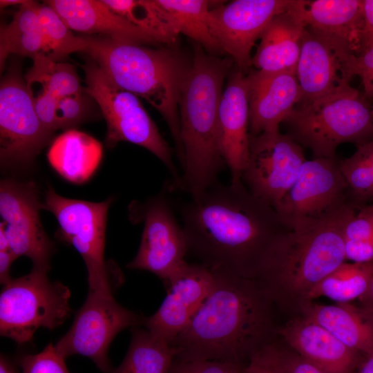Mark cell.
I'll use <instances>...</instances> for the list:
<instances>
[{
	"mask_svg": "<svg viewBox=\"0 0 373 373\" xmlns=\"http://www.w3.org/2000/svg\"><path fill=\"white\" fill-rule=\"evenodd\" d=\"M175 31L200 44L209 54L224 52L211 32L208 14L211 3L207 0H156Z\"/></svg>",
	"mask_w": 373,
	"mask_h": 373,
	"instance_id": "f546056e",
	"label": "cell"
},
{
	"mask_svg": "<svg viewBox=\"0 0 373 373\" xmlns=\"http://www.w3.org/2000/svg\"><path fill=\"white\" fill-rule=\"evenodd\" d=\"M284 123L287 135L309 149L314 158H336L340 144L357 146L373 139L372 107L365 94L351 86L299 103Z\"/></svg>",
	"mask_w": 373,
	"mask_h": 373,
	"instance_id": "8992f818",
	"label": "cell"
},
{
	"mask_svg": "<svg viewBox=\"0 0 373 373\" xmlns=\"http://www.w3.org/2000/svg\"><path fill=\"white\" fill-rule=\"evenodd\" d=\"M0 373H18L14 366L2 355L0 359Z\"/></svg>",
	"mask_w": 373,
	"mask_h": 373,
	"instance_id": "ee69618b",
	"label": "cell"
},
{
	"mask_svg": "<svg viewBox=\"0 0 373 373\" xmlns=\"http://www.w3.org/2000/svg\"><path fill=\"white\" fill-rule=\"evenodd\" d=\"M245 365L176 357L169 373H240Z\"/></svg>",
	"mask_w": 373,
	"mask_h": 373,
	"instance_id": "8d00e7d4",
	"label": "cell"
},
{
	"mask_svg": "<svg viewBox=\"0 0 373 373\" xmlns=\"http://www.w3.org/2000/svg\"><path fill=\"white\" fill-rule=\"evenodd\" d=\"M229 75L219 106L218 146L231 183L238 184L249 155V84L238 68Z\"/></svg>",
	"mask_w": 373,
	"mask_h": 373,
	"instance_id": "d6986e66",
	"label": "cell"
},
{
	"mask_svg": "<svg viewBox=\"0 0 373 373\" xmlns=\"http://www.w3.org/2000/svg\"><path fill=\"white\" fill-rule=\"evenodd\" d=\"M144 319L118 304L113 296L89 291L70 328L55 347L65 358L74 354L85 356L102 372L111 373L108 351L112 341L123 329L144 324Z\"/></svg>",
	"mask_w": 373,
	"mask_h": 373,
	"instance_id": "7c38bea8",
	"label": "cell"
},
{
	"mask_svg": "<svg viewBox=\"0 0 373 373\" xmlns=\"http://www.w3.org/2000/svg\"><path fill=\"white\" fill-rule=\"evenodd\" d=\"M215 282L210 269L186 262L168 280L167 294L157 311L144 319L146 329L171 343L186 327Z\"/></svg>",
	"mask_w": 373,
	"mask_h": 373,
	"instance_id": "ac0fdd59",
	"label": "cell"
},
{
	"mask_svg": "<svg viewBox=\"0 0 373 373\" xmlns=\"http://www.w3.org/2000/svg\"><path fill=\"white\" fill-rule=\"evenodd\" d=\"M187 254L210 269L258 276L287 230L274 207L244 184L218 181L180 208Z\"/></svg>",
	"mask_w": 373,
	"mask_h": 373,
	"instance_id": "6da1fadb",
	"label": "cell"
},
{
	"mask_svg": "<svg viewBox=\"0 0 373 373\" xmlns=\"http://www.w3.org/2000/svg\"><path fill=\"white\" fill-rule=\"evenodd\" d=\"M306 160L303 146L279 129L249 135V155L242 180L254 195L274 207Z\"/></svg>",
	"mask_w": 373,
	"mask_h": 373,
	"instance_id": "5bb4252c",
	"label": "cell"
},
{
	"mask_svg": "<svg viewBox=\"0 0 373 373\" xmlns=\"http://www.w3.org/2000/svg\"><path fill=\"white\" fill-rule=\"evenodd\" d=\"M85 104L82 93L60 98L56 105V129L69 130L79 124L85 116Z\"/></svg>",
	"mask_w": 373,
	"mask_h": 373,
	"instance_id": "d590c367",
	"label": "cell"
},
{
	"mask_svg": "<svg viewBox=\"0 0 373 373\" xmlns=\"http://www.w3.org/2000/svg\"><path fill=\"white\" fill-rule=\"evenodd\" d=\"M367 295H369L373 302V276H372V282H371V285H370V289H369V291L367 293Z\"/></svg>",
	"mask_w": 373,
	"mask_h": 373,
	"instance_id": "bcb514c9",
	"label": "cell"
},
{
	"mask_svg": "<svg viewBox=\"0 0 373 373\" xmlns=\"http://www.w3.org/2000/svg\"><path fill=\"white\" fill-rule=\"evenodd\" d=\"M358 206L350 205L315 224L285 233L274 245L258 277L287 285L304 298L346 260L344 227Z\"/></svg>",
	"mask_w": 373,
	"mask_h": 373,
	"instance_id": "5b68a950",
	"label": "cell"
},
{
	"mask_svg": "<svg viewBox=\"0 0 373 373\" xmlns=\"http://www.w3.org/2000/svg\"><path fill=\"white\" fill-rule=\"evenodd\" d=\"M48 269L33 267L3 285L0 296V333L21 345L32 341L40 327L53 330L71 313L70 289L51 281Z\"/></svg>",
	"mask_w": 373,
	"mask_h": 373,
	"instance_id": "ba28073f",
	"label": "cell"
},
{
	"mask_svg": "<svg viewBox=\"0 0 373 373\" xmlns=\"http://www.w3.org/2000/svg\"><path fill=\"white\" fill-rule=\"evenodd\" d=\"M39 23L44 40V53L49 59L61 61L70 54L84 52V36H75L57 12L46 3L38 6Z\"/></svg>",
	"mask_w": 373,
	"mask_h": 373,
	"instance_id": "d6a6232c",
	"label": "cell"
},
{
	"mask_svg": "<svg viewBox=\"0 0 373 373\" xmlns=\"http://www.w3.org/2000/svg\"><path fill=\"white\" fill-rule=\"evenodd\" d=\"M112 197L100 202L70 199L49 186L42 209L52 213L58 222L57 236L73 245L82 257L88 272L89 291L113 296L119 271L105 261V232Z\"/></svg>",
	"mask_w": 373,
	"mask_h": 373,
	"instance_id": "9c48e42d",
	"label": "cell"
},
{
	"mask_svg": "<svg viewBox=\"0 0 373 373\" xmlns=\"http://www.w3.org/2000/svg\"><path fill=\"white\" fill-rule=\"evenodd\" d=\"M356 373H373V352L366 355Z\"/></svg>",
	"mask_w": 373,
	"mask_h": 373,
	"instance_id": "7bdbcfd3",
	"label": "cell"
},
{
	"mask_svg": "<svg viewBox=\"0 0 373 373\" xmlns=\"http://www.w3.org/2000/svg\"><path fill=\"white\" fill-rule=\"evenodd\" d=\"M291 6L276 15L262 32L251 59L258 70L296 73L305 25Z\"/></svg>",
	"mask_w": 373,
	"mask_h": 373,
	"instance_id": "d4e9b609",
	"label": "cell"
},
{
	"mask_svg": "<svg viewBox=\"0 0 373 373\" xmlns=\"http://www.w3.org/2000/svg\"><path fill=\"white\" fill-rule=\"evenodd\" d=\"M240 373H283V356L267 345L250 357Z\"/></svg>",
	"mask_w": 373,
	"mask_h": 373,
	"instance_id": "74e56055",
	"label": "cell"
},
{
	"mask_svg": "<svg viewBox=\"0 0 373 373\" xmlns=\"http://www.w3.org/2000/svg\"><path fill=\"white\" fill-rule=\"evenodd\" d=\"M356 204L336 158L306 160L290 189L274 207L289 231L315 224Z\"/></svg>",
	"mask_w": 373,
	"mask_h": 373,
	"instance_id": "30bf717a",
	"label": "cell"
},
{
	"mask_svg": "<svg viewBox=\"0 0 373 373\" xmlns=\"http://www.w3.org/2000/svg\"><path fill=\"white\" fill-rule=\"evenodd\" d=\"M72 30L138 44H159L151 35L111 10L102 0L46 1Z\"/></svg>",
	"mask_w": 373,
	"mask_h": 373,
	"instance_id": "44dd1931",
	"label": "cell"
},
{
	"mask_svg": "<svg viewBox=\"0 0 373 373\" xmlns=\"http://www.w3.org/2000/svg\"><path fill=\"white\" fill-rule=\"evenodd\" d=\"M249 135L279 129L302 97L295 73L249 72Z\"/></svg>",
	"mask_w": 373,
	"mask_h": 373,
	"instance_id": "ffe728a7",
	"label": "cell"
},
{
	"mask_svg": "<svg viewBox=\"0 0 373 373\" xmlns=\"http://www.w3.org/2000/svg\"><path fill=\"white\" fill-rule=\"evenodd\" d=\"M283 373H327L300 356L285 359L283 356Z\"/></svg>",
	"mask_w": 373,
	"mask_h": 373,
	"instance_id": "60d3db41",
	"label": "cell"
},
{
	"mask_svg": "<svg viewBox=\"0 0 373 373\" xmlns=\"http://www.w3.org/2000/svg\"><path fill=\"white\" fill-rule=\"evenodd\" d=\"M339 166L356 204L373 198V139L357 145L354 154L340 160Z\"/></svg>",
	"mask_w": 373,
	"mask_h": 373,
	"instance_id": "836d02e7",
	"label": "cell"
},
{
	"mask_svg": "<svg viewBox=\"0 0 373 373\" xmlns=\"http://www.w3.org/2000/svg\"><path fill=\"white\" fill-rule=\"evenodd\" d=\"M357 55L342 42L305 26L296 75L300 103L341 90L356 75Z\"/></svg>",
	"mask_w": 373,
	"mask_h": 373,
	"instance_id": "e0dca14e",
	"label": "cell"
},
{
	"mask_svg": "<svg viewBox=\"0 0 373 373\" xmlns=\"http://www.w3.org/2000/svg\"><path fill=\"white\" fill-rule=\"evenodd\" d=\"M113 12L144 30L157 42L170 47L178 43V34L167 20L156 0H102Z\"/></svg>",
	"mask_w": 373,
	"mask_h": 373,
	"instance_id": "1f68e13d",
	"label": "cell"
},
{
	"mask_svg": "<svg viewBox=\"0 0 373 373\" xmlns=\"http://www.w3.org/2000/svg\"><path fill=\"white\" fill-rule=\"evenodd\" d=\"M17 258L10 250L0 251V281L3 285L11 280L10 269L13 261Z\"/></svg>",
	"mask_w": 373,
	"mask_h": 373,
	"instance_id": "b9f144b4",
	"label": "cell"
},
{
	"mask_svg": "<svg viewBox=\"0 0 373 373\" xmlns=\"http://www.w3.org/2000/svg\"><path fill=\"white\" fill-rule=\"evenodd\" d=\"M64 358L49 343L41 352L28 354L20 359L22 373H70Z\"/></svg>",
	"mask_w": 373,
	"mask_h": 373,
	"instance_id": "e575fe53",
	"label": "cell"
},
{
	"mask_svg": "<svg viewBox=\"0 0 373 373\" xmlns=\"http://www.w3.org/2000/svg\"><path fill=\"white\" fill-rule=\"evenodd\" d=\"M27 1V0H1L0 6L1 8L12 5L21 6L26 3Z\"/></svg>",
	"mask_w": 373,
	"mask_h": 373,
	"instance_id": "f6af8a7d",
	"label": "cell"
},
{
	"mask_svg": "<svg viewBox=\"0 0 373 373\" xmlns=\"http://www.w3.org/2000/svg\"><path fill=\"white\" fill-rule=\"evenodd\" d=\"M373 276V262H344L312 287L303 298L324 296L340 303H347L367 294Z\"/></svg>",
	"mask_w": 373,
	"mask_h": 373,
	"instance_id": "4dcf8cb0",
	"label": "cell"
},
{
	"mask_svg": "<svg viewBox=\"0 0 373 373\" xmlns=\"http://www.w3.org/2000/svg\"><path fill=\"white\" fill-rule=\"evenodd\" d=\"M372 44L373 0H363L362 51Z\"/></svg>",
	"mask_w": 373,
	"mask_h": 373,
	"instance_id": "ab89813d",
	"label": "cell"
},
{
	"mask_svg": "<svg viewBox=\"0 0 373 373\" xmlns=\"http://www.w3.org/2000/svg\"><path fill=\"white\" fill-rule=\"evenodd\" d=\"M82 68L86 91L97 102L106 122V146L128 142L147 149L168 169L175 188L180 176L171 150L138 97L117 86L91 59Z\"/></svg>",
	"mask_w": 373,
	"mask_h": 373,
	"instance_id": "52a82bcc",
	"label": "cell"
},
{
	"mask_svg": "<svg viewBox=\"0 0 373 373\" xmlns=\"http://www.w3.org/2000/svg\"><path fill=\"white\" fill-rule=\"evenodd\" d=\"M84 37V53L117 86L143 98L160 113L172 135L182 166L178 104L191 64L174 47L155 49L104 36Z\"/></svg>",
	"mask_w": 373,
	"mask_h": 373,
	"instance_id": "277c9868",
	"label": "cell"
},
{
	"mask_svg": "<svg viewBox=\"0 0 373 373\" xmlns=\"http://www.w3.org/2000/svg\"><path fill=\"white\" fill-rule=\"evenodd\" d=\"M211 270L213 289L171 344L178 358L245 365L266 346L262 345L269 327L265 296L251 278Z\"/></svg>",
	"mask_w": 373,
	"mask_h": 373,
	"instance_id": "7a4b0ae2",
	"label": "cell"
},
{
	"mask_svg": "<svg viewBox=\"0 0 373 373\" xmlns=\"http://www.w3.org/2000/svg\"><path fill=\"white\" fill-rule=\"evenodd\" d=\"M130 213L144 228L138 251L127 267L150 271L165 283L186 262L187 255L184 231L169 198L162 191L143 203H133Z\"/></svg>",
	"mask_w": 373,
	"mask_h": 373,
	"instance_id": "4fadbf2b",
	"label": "cell"
},
{
	"mask_svg": "<svg viewBox=\"0 0 373 373\" xmlns=\"http://www.w3.org/2000/svg\"><path fill=\"white\" fill-rule=\"evenodd\" d=\"M291 8L306 27L361 52L363 0H294Z\"/></svg>",
	"mask_w": 373,
	"mask_h": 373,
	"instance_id": "7402d4cb",
	"label": "cell"
},
{
	"mask_svg": "<svg viewBox=\"0 0 373 373\" xmlns=\"http://www.w3.org/2000/svg\"><path fill=\"white\" fill-rule=\"evenodd\" d=\"M39 3L28 1L8 24L0 28V68H4L9 55L28 57L32 59L44 53V40L38 18Z\"/></svg>",
	"mask_w": 373,
	"mask_h": 373,
	"instance_id": "83f0119b",
	"label": "cell"
},
{
	"mask_svg": "<svg viewBox=\"0 0 373 373\" xmlns=\"http://www.w3.org/2000/svg\"><path fill=\"white\" fill-rule=\"evenodd\" d=\"M178 353L171 343L146 329L134 328L125 358L111 373H169Z\"/></svg>",
	"mask_w": 373,
	"mask_h": 373,
	"instance_id": "f1b7e54d",
	"label": "cell"
},
{
	"mask_svg": "<svg viewBox=\"0 0 373 373\" xmlns=\"http://www.w3.org/2000/svg\"><path fill=\"white\" fill-rule=\"evenodd\" d=\"M294 0H235L211 8L208 25L224 52L238 69L249 73L251 51L271 20L288 10Z\"/></svg>",
	"mask_w": 373,
	"mask_h": 373,
	"instance_id": "2e32d148",
	"label": "cell"
},
{
	"mask_svg": "<svg viewBox=\"0 0 373 373\" xmlns=\"http://www.w3.org/2000/svg\"><path fill=\"white\" fill-rule=\"evenodd\" d=\"M282 334L300 357L327 373H350L356 363L357 352L307 317L292 322Z\"/></svg>",
	"mask_w": 373,
	"mask_h": 373,
	"instance_id": "cb8c5ba5",
	"label": "cell"
},
{
	"mask_svg": "<svg viewBox=\"0 0 373 373\" xmlns=\"http://www.w3.org/2000/svg\"><path fill=\"white\" fill-rule=\"evenodd\" d=\"M52 135L37 114L20 70L13 65L0 84L1 168L29 167Z\"/></svg>",
	"mask_w": 373,
	"mask_h": 373,
	"instance_id": "8fae6325",
	"label": "cell"
},
{
	"mask_svg": "<svg viewBox=\"0 0 373 373\" xmlns=\"http://www.w3.org/2000/svg\"><path fill=\"white\" fill-rule=\"evenodd\" d=\"M306 314L348 347L366 355L373 352V318L353 306L314 305Z\"/></svg>",
	"mask_w": 373,
	"mask_h": 373,
	"instance_id": "4316f807",
	"label": "cell"
},
{
	"mask_svg": "<svg viewBox=\"0 0 373 373\" xmlns=\"http://www.w3.org/2000/svg\"><path fill=\"white\" fill-rule=\"evenodd\" d=\"M233 61L208 53L198 44L194 46L178 104L184 162L175 186L191 198L216 182L225 164L218 146V111L223 82Z\"/></svg>",
	"mask_w": 373,
	"mask_h": 373,
	"instance_id": "3957f363",
	"label": "cell"
},
{
	"mask_svg": "<svg viewBox=\"0 0 373 373\" xmlns=\"http://www.w3.org/2000/svg\"><path fill=\"white\" fill-rule=\"evenodd\" d=\"M356 72L361 79L365 95L373 97V44L357 55Z\"/></svg>",
	"mask_w": 373,
	"mask_h": 373,
	"instance_id": "f35d334b",
	"label": "cell"
},
{
	"mask_svg": "<svg viewBox=\"0 0 373 373\" xmlns=\"http://www.w3.org/2000/svg\"><path fill=\"white\" fill-rule=\"evenodd\" d=\"M41 209L39 191L34 182L1 180L0 215L10 250L17 258H29L33 267L49 270L54 247L41 222Z\"/></svg>",
	"mask_w": 373,
	"mask_h": 373,
	"instance_id": "9a60e30c",
	"label": "cell"
},
{
	"mask_svg": "<svg viewBox=\"0 0 373 373\" xmlns=\"http://www.w3.org/2000/svg\"><path fill=\"white\" fill-rule=\"evenodd\" d=\"M102 154L99 141L84 132L69 129L53 140L47 157L51 166L62 178L82 184L95 171Z\"/></svg>",
	"mask_w": 373,
	"mask_h": 373,
	"instance_id": "484cf974",
	"label": "cell"
},
{
	"mask_svg": "<svg viewBox=\"0 0 373 373\" xmlns=\"http://www.w3.org/2000/svg\"><path fill=\"white\" fill-rule=\"evenodd\" d=\"M372 122H373V106L372 107Z\"/></svg>",
	"mask_w": 373,
	"mask_h": 373,
	"instance_id": "7dc6e473",
	"label": "cell"
},
{
	"mask_svg": "<svg viewBox=\"0 0 373 373\" xmlns=\"http://www.w3.org/2000/svg\"><path fill=\"white\" fill-rule=\"evenodd\" d=\"M24 76L28 90L40 120L49 131H57L55 112L58 100L65 96L82 93L75 67L55 61L41 53Z\"/></svg>",
	"mask_w": 373,
	"mask_h": 373,
	"instance_id": "603a6c76",
	"label": "cell"
}]
</instances>
